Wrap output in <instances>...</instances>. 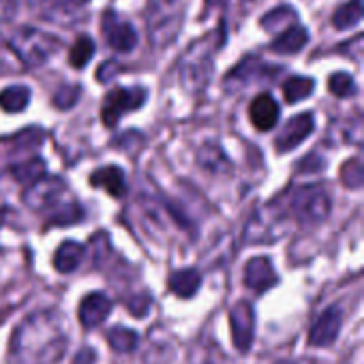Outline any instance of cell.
<instances>
[{"label": "cell", "mask_w": 364, "mask_h": 364, "mask_svg": "<svg viewBox=\"0 0 364 364\" xmlns=\"http://www.w3.org/2000/svg\"><path fill=\"white\" fill-rule=\"evenodd\" d=\"M102 34L107 45L116 52L128 53L137 46V32H135L134 25L114 9H107L103 13Z\"/></svg>", "instance_id": "9c48e42d"}, {"label": "cell", "mask_w": 364, "mask_h": 364, "mask_svg": "<svg viewBox=\"0 0 364 364\" xmlns=\"http://www.w3.org/2000/svg\"><path fill=\"white\" fill-rule=\"evenodd\" d=\"M198 162L203 166V169L210 171V173H228L231 167L230 160H228L226 153L215 144H205L198 153Z\"/></svg>", "instance_id": "7402d4cb"}, {"label": "cell", "mask_w": 364, "mask_h": 364, "mask_svg": "<svg viewBox=\"0 0 364 364\" xmlns=\"http://www.w3.org/2000/svg\"><path fill=\"white\" fill-rule=\"evenodd\" d=\"M148 100L144 87H116L105 95L102 103V121L107 128L116 127L117 121L128 112L141 109Z\"/></svg>", "instance_id": "52a82bcc"}, {"label": "cell", "mask_w": 364, "mask_h": 364, "mask_svg": "<svg viewBox=\"0 0 364 364\" xmlns=\"http://www.w3.org/2000/svg\"><path fill=\"white\" fill-rule=\"evenodd\" d=\"M31 103V89L25 85H11L0 91V109L4 112H23Z\"/></svg>", "instance_id": "44dd1931"}, {"label": "cell", "mask_w": 364, "mask_h": 364, "mask_svg": "<svg viewBox=\"0 0 364 364\" xmlns=\"http://www.w3.org/2000/svg\"><path fill=\"white\" fill-rule=\"evenodd\" d=\"M341 180H343L345 187L350 188H361L363 185V166L361 160H350L341 169Z\"/></svg>", "instance_id": "f546056e"}, {"label": "cell", "mask_w": 364, "mask_h": 364, "mask_svg": "<svg viewBox=\"0 0 364 364\" xmlns=\"http://www.w3.org/2000/svg\"><path fill=\"white\" fill-rule=\"evenodd\" d=\"M96 45L91 39V36L82 34L80 38L75 41V45L70 50V64L75 70H82L85 68V64L92 59V53H95Z\"/></svg>", "instance_id": "4316f807"}, {"label": "cell", "mask_w": 364, "mask_h": 364, "mask_svg": "<svg viewBox=\"0 0 364 364\" xmlns=\"http://www.w3.org/2000/svg\"><path fill=\"white\" fill-rule=\"evenodd\" d=\"M107 341H109L112 350L119 352V354H130L137 348L139 334L135 331L127 329V327L116 326L107 333Z\"/></svg>", "instance_id": "cb8c5ba5"}, {"label": "cell", "mask_w": 364, "mask_h": 364, "mask_svg": "<svg viewBox=\"0 0 364 364\" xmlns=\"http://www.w3.org/2000/svg\"><path fill=\"white\" fill-rule=\"evenodd\" d=\"M276 68L277 66H267V64H263L262 60L256 59V57H247V59L242 60L238 66H235V70L228 75L226 82L228 84H235V85L251 84V80H256L258 75H262V77L267 78L269 75L277 73Z\"/></svg>", "instance_id": "ac0fdd59"}, {"label": "cell", "mask_w": 364, "mask_h": 364, "mask_svg": "<svg viewBox=\"0 0 364 364\" xmlns=\"http://www.w3.org/2000/svg\"><path fill=\"white\" fill-rule=\"evenodd\" d=\"M287 215L283 210L267 206L259 210L247 224L244 233L245 242L247 244H274L287 233Z\"/></svg>", "instance_id": "ba28073f"}, {"label": "cell", "mask_w": 364, "mask_h": 364, "mask_svg": "<svg viewBox=\"0 0 364 364\" xmlns=\"http://www.w3.org/2000/svg\"><path fill=\"white\" fill-rule=\"evenodd\" d=\"M66 194L68 187L60 178L43 174L41 178L28 183L21 199L34 212L52 213V223L70 224L80 219L82 208L77 203L66 201Z\"/></svg>", "instance_id": "7a4b0ae2"}, {"label": "cell", "mask_w": 364, "mask_h": 364, "mask_svg": "<svg viewBox=\"0 0 364 364\" xmlns=\"http://www.w3.org/2000/svg\"><path fill=\"white\" fill-rule=\"evenodd\" d=\"M91 185L96 188H103L112 198H123L127 194L124 173L117 166H105L95 171L91 174Z\"/></svg>", "instance_id": "e0dca14e"}, {"label": "cell", "mask_w": 364, "mask_h": 364, "mask_svg": "<svg viewBox=\"0 0 364 364\" xmlns=\"http://www.w3.org/2000/svg\"><path fill=\"white\" fill-rule=\"evenodd\" d=\"M329 91L338 98H348V96H354L358 92V85L350 75L340 71V73H334L329 77Z\"/></svg>", "instance_id": "f1b7e54d"}, {"label": "cell", "mask_w": 364, "mask_h": 364, "mask_svg": "<svg viewBox=\"0 0 364 364\" xmlns=\"http://www.w3.org/2000/svg\"><path fill=\"white\" fill-rule=\"evenodd\" d=\"M274 364H295V363H291V361H288V359H281V361H276Z\"/></svg>", "instance_id": "836d02e7"}, {"label": "cell", "mask_w": 364, "mask_h": 364, "mask_svg": "<svg viewBox=\"0 0 364 364\" xmlns=\"http://www.w3.org/2000/svg\"><path fill=\"white\" fill-rule=\"evenodd\" d=\"M313 130H315V116L311 112H302L288 119L274 142L277 153H288L299 148L313 134Z\"/></svg>", "instance_id": "7c38bea8"}, {"label": "cell", "mask_w": 364, "mask_h": 364, "mask_svg": "<svg viewBox=\"0 0 364 364\" xmlns=\"http://www.w3.org/2000/svg\"><path fill=\"white\" fill-rule=\"evenodd\" d=\"M70 345L68 322L55 309L31 313L14 329L9 364H57Z\"/></svg>", "instance_id": "6da1fadb"}, {"label": "cell", "mask_w": 364, "mask_h": 364, "mask_svg": "<svg viewBox=\"0 0 364 364\" xmlns=\"http://www.w3.org/2000/svg\"><path fill=\"white\" fill-rule=\"evenodd\" d=\"M363 20V6L361 0H350L338 7L333 14V25L338 31H347V28L355 27Z\"/></svg>", "instance_id": "603a6c76"}, {"label": "cell", "mask_w": 364, "mask_h": 364, "mask_svg": "<svg viewBox=\"0 0 364 364\" xmlns=\"http://www.w3.org/2000/svg\"><path fill=\"white\" fill-rule=\"evenodd\" d=\"M45 160L43 159H31L27 160V162L23 164H18V166H14L13 169H11V173H13V176L16 178L20 183H32V181H36L38 178H41L45 173Z\"/></svg>", "instance_id": "83f0119b"}, {"label": "cell", "mask_w": 364, "mask_h": 364, "mask_svg": "<svg viewBox=\"0 0 364 364\" xmlns=\"http://www.w3.org/2000/svg\"><path fill=\"white\" fill-rule=\"evenodd\" d=\"M220 39L223 38L219 34H210L192 43L185 50L183 57L180 59L178 73H180L181 85L191 95L201 92L210 84L213 75V52L223 43Z\"/></svg>", "instance_id": "3957f363"}, {"label": "cell", "mask_w": 364, "mask_h": 364, "mask_svg": "<svg viewBox=\"0 0 364 364\" xmlns=\"http://www.w3.org/2000/svg\"><path fill=\"white\" fill-rule=\"evenodd\" d=\"M9 46L27 68H39L60 48V39L41 28L21 27L11 36Z\"/></svg>", "instance_id": "5b68a950"}, {"label": "cell", "mask_w": 364, "mask_h": 364, "mask_svg": "<svg viewBox=\"0 0 364 364\" xmlns=\"http://www.w3.org/2000/svg\"><path fill=\"white\" fill-rule=\"evenodd\" d=\"M333 201L320 187H302L291 194L290 210L302 224H320L329 217Z\"/></svg>", "instance_id": "8992f818"}, {"label": "cell", "mask_w": 364, "mask_h": 364, "mask_svg": "<svg viewBox=\"0 0 364 364\" xmlns=\"http://www.w3.org/2000/svg\"><path fill=\"white\" fill-rule=\"evenodd\" d=\"M308 41L309 34L306 31V27L294 23L276 36V39L270 43V48L276 53H281V55H291V53L301 52L308 45Z\"/></svg>", "instance_id": "2e32d148"}, {"label": "cell", "mask_w": 364, "mask_h": 364, "mask_svg": "<svg viewBox=\"0 0 364 364\" xmlns=\"http://www.w3.org/2000/svg\"><path fill=\"white\" fill-rule=\"evenodd\" d=\"M149 306H151V299L149 295H134L130 301L127 302L128 311L132 313L137 318H144L149 311Z\"/></svg>", "instance_id": "1f68e13d"}, {"label": "cell", "mask_w": 364, "mask_h": 364, "mask_svg": "<svg viewBox=\"0 0 364 364\" xmlns=\"http://www.w3.org/2000/svg\"><path fill=\"white\" fill-rule=\"evenodd\" d=\"M294 23H297V13L290 6L276 7V9H272L262 18L263 28L269 32L284 31V28Z\"/></svg>", "instance_id": "484cf974"}, {"label": "cell", "mask_w": 364, "mask_h": 364, "mask_svg": "<svg viewBox=\"0 0 364 364\" xmlns=\"http://www.w3.org/2000/svg\"><path fill=\"white\" fill-rule=\"evenodd\" d=\"M315 91V80L309 77H291L283 84V95L288 103H299Z\"/></svg>", "instance_id": "d4e9b609"}, {"label": "cell", "mask_w": 364, "mask_h": 364, "mask_svg": "<svg viewBox=\"0 0 364 364\" xmlns=\"http://www.w3.org/2000/svg\"><path fill=\"white\" fill-rule=\"evenodd\" d=\"M85 256V249L78 242H64L53 256V267L60 274H71L80 267Z\"/></svg>", "instance_id": "d6986e66"}, {"label": "cell", "mask_w": 364, "mask_h": 364, "mask_svg": "<svg viewBox=\"0 0 364 364\" xmlns=\"http://www.w3.org/2000/svg\"><path fill=\"white\" fill-rule=\"evenodd\" d=\"M201 274L196 269L176 270L169 277V290L181 299H191L201 288Z\"/></svg>", "instance_id": "ffe728a7"}, {"label": "cell", "mask_w": 364, "mask_h": 364, "mask_svg": "<svg viewBox=\"0 0 364 364\" xmlns=\"http://www.w3.org/2000/svg\"><path fill=\"white\" fill-rule=\"evenodd\" d=\"M78 96H80V87L78 85H63L59 91L53 96V103L59 109H70L77 103Z\"/></svg>", "instance_id": "4dcf8cb0"}, {"label": "cell", "mask_w": 364, "mask_h": 364, "mask_svg": "<svg viewBox=\"0 0 364 364\" xmlns=\"http://www.w3.org/2000/svg\"><path fill=\"white\" fill-rule=\"evenodd\" d=\"M188 0H149L146 11L149 43L155 50H164L176 41L183 27Z\"/></svg>", "instance_id": "277c9868"}, {"label": "cell", "mask_w": 364, "mask_h": 364, "mask_svg": "<svg viewBox=\"0 0 364 364\" xmlns=\"http://www.w3.org/2000/svg\"><path fill=\"white\" fill-rule=\"evenodd\" d=\"M230 327L233 343L242 354L252 347L256 331V315L252 304L247 301H240L231 308L230 311Z\"/></svg>", "instance_id": "30bf717a"}, {"label": "cell", "mask_w": 364, "mask_h": 364, "mask_svg": "<svg viewBox=\"0 0 364 364\" xmlns=\"http://www.w3.org/2000/svg\"><path fill=\"white\" fill-rule=\"evenodd\" d=\"M95 359H96L95 350L89 347H85V348H82V350H78V354L75 355L73 364H92L95 363Z\"/></svg>", "instance_id": "d6a6232c"}, {"label": "cell", "mask_w": 364, "mask_h": 364, "mask_svg": "<svg viewBox=\"0 0 364 364\" xmlns=\"http://www.w3.org/2000/svg\"><path fill=\"white\" fill-rule=\"evenodd\" d=\"M112 311V301L103 291H95L82 299L78 306V320L84 329H95L109 318Z\"/></svg>", "instance_id": "5bb4252c"}, {"label": "cell", "mask_w": 364, "mask_h": 364, "mask_svg": "<svg viewBox=\"0 0 364 364\" xmlns=\"http://www.w3.org/2000/svg\"><path fill=\"white\" fill-rule=\"evenodd\" d=\"M279 105L270 92L258 95L249 107V117H251L256 130L259 132L272 130L279 121Z\"/></svg>", "instance_id": "9a60e30c"}, {"label": "cell", "mask_w": 364, "mask_h": 364, "mask_svg": "<svg viewBox=\"0 0 364 364\" xmlns=\"http://www.w3.org/2000/svg\"><path fill=\"white\" fill-rule=\"evenodd\" d=\"M341 326H343V311H341V308L336 304L329 306L311 326L308 336L309 347L327 348L334 345V341L340 336Z\"/></svg>", "instance_id": "8fae6325"}, {"label": "cell", "mask_w": 364, "mask_h": 364, "mask_svg": "<svg viewBox=\"0 0 364 364\" xmlns=\"http://www.w3.org/2000/svg\"><path fill=\"white\" fill-rule=\"evenodd\" d=\"M279 283L276 269L267 256H256L245 263L244 269V284L255 294L262 295L272 290Z\"/></svg>", "instance_id": "4fadbf2b"}]
</instances>
